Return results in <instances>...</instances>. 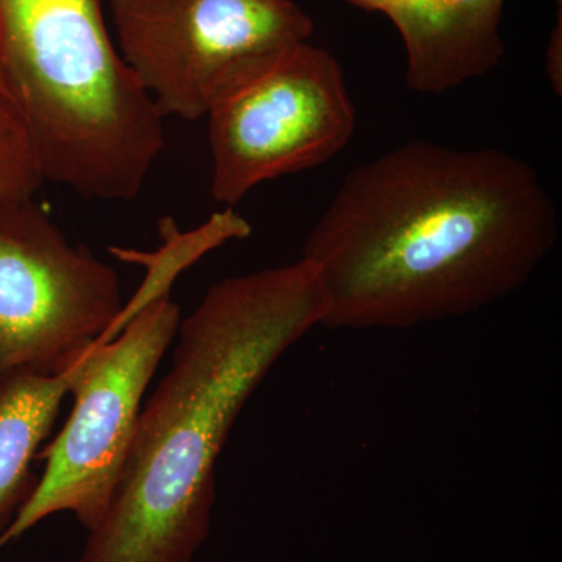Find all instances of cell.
<instances>
[{
	"mask_svg": "<svg viewBox=\"0 0 562 562\" xmlns=\"http://www.w3.org/2000/svg\"><path fill=\"white\" fill-rule=\"evenodd\" d=\"M560 238L530 162L495 147L409 140L347 173L303 244L324 327L401 330L522 290Z\"/></svg>",
	"mask_w": 562,
	"mask_h": 562,
	"instance_id": "obj_1",
	"label": "cell"
},
{
	"mask_svg": "<svg viewBox=\"0 0 562 562\" xmlns=\"http://www.w3.org/2000/svg\"><path fill=\"white\" fill-rule=\"evenodd\" d=\"M324 316L319 273L305 258L213 284L180 322L109 513L76 562H191L209 538L216 462L233 425Z\"/></svg>",
	"mask_w": 562,
	"mask_h": 562,
	"instance_id": "obj_2",
	"label": "cell"
},
{
	"mask_svg": "<svg viewBox=\"0 0 562 562\" xmlns=\"http://www.w3.org/2000/svg\"><path fill=\"white\" fill-rule=\"evenodd\" d=\"M0 106L44 181L88 199H135L165 147V116L122 60L102 0H0Z\"/></svg>",
	"mask_w": 562,
	"mask_h": 562,
	"instance_id": "obj_3",
	"label": "cell"
},
{
	"mask_svg": "<svg viewBox=\"0 0 562 562\" xmlns=\"http://www.w3.org/2000/svg\"><path fill=\"white\" fill-rule=\"evenodd\" d=\"M169 288L144 299L120 330L95 341L72 383V412L38 453L46 469L0 538V549L41 520L72 513L88 531L105 519L138 425L143 398L180 325Z\"/></svg>",
	"mask_w": 562,
	"mask_h": 562,
	"instance_id": "obj_4",
	"label": "cell"
},
{
	"mask_svg": "<svg viewBox=\"0 0 562 562\" xmlns=\"http://www.w3.org/2000/svg\"><path fill=\"white\" fill-rule=\"evenodd\" d=\"M122 60L162 116H209L314 24L295 0H110Z\"/></svg>",
	"mask_w": 562,
	"mask_h": 562,
	"instance_id": "obj_5",
	"label": "cell"
},
{
	"mask_svg": "<svg viewBox=\"0 0 562 562\" xmlns=\"http://www.w3.org/2000/svg\"><path fill=\"white\" fill-rule=\"evenodd\" d=\"M132 314L117 272L33 199L0 202V380L68 371Z\"/></svg>",
	"mask_w": 562,
	"mask_h": 562,
	"instance_id": "obj_6",
	"label": "cell"
},
{
	"mask_svg": "<svg viewBox=\"0 0 562 562\" xmlns=\"http://www.w3.org/2000/svg\"><path fill=\"white\" fill-rule=\"evenodd\" d=\"M211 195L233 206L262 181L324 165L357 127L341 65L308 41L209 114Z\"/></svg>",
	"mask_w": 562,
	"mask_h": 562,
	"instance_id": "obj_7",
	"label": "cell"
},
{
	"mask_svg": "<svg viewBox=\"0 0 562 562\" xmlns=\"http://www.w3.org/2000/svg\"><path fill=\"white\" fill-rule=\"evenodd\" d=\"M505 0H390L386 13L406 50V81L442 92L482 77L501 61Z\"/></svg>",
	"mask_w": 562,
	"mask_h": 562,
	"instance_id": "obj_8",
	"label": "cell"
},
{
	"mask_svg": "<svg viewBox=\"0 0 562 562\" xmlns=\"http://www.w3.org/2000/svg\"><path fill=\"white\" fill-rule=\"evenodd\" d=\"M81 360L57 375L21 372L0 380V538L38 486L32 464L72 390Z\"/></svg>",
	"mask_w": 562,
	"mask_h": 562,
	"instance_id": "obj_9",
	"label": "cell"
},
{
	"mask_svg": "<svg viewBox=\"0 0 562 562\" xmlns=\"http://www.w3.org/2000/svg\"><path fill=\"white\" fill-rule=\"evenodd\" d=\"M43 181L20 125L0 106V202L31 201Z\"/></svg>",
	"mask_w": 562,
	"mask_h": 562,
	"instance_id": "obj_10",
	"label": "cell"
},
{
	"mask_svg": "<svg viewBox=\"0 0 562 562\" xmlns=\"http://www.w3.org/2000/svg\"><path fill=\"white\" fill-rule=\"evenodd\" d=\"M562 0H558V24L550 35L549 49H547V74L552 81L554 91L561 95L562 90Z\"/></svg>",
	"mask_w": 562,
	"mask_h": 562,
	"instance_id": "obj_11",
	"label": "cell"
},
{
	"mask_svg": "<svg viewBox=\"0 0 562 562\" xmlns=\"http://www.w3.org/2000/svg\"><path fill=\"white\" fill-rule=\"evenodd\" d=\"M347 2L369 11H384L390 0H347Z\"/></svg>",
	"mask_w": 562,
	"mask_h": 562,
	"instance_id": "obj_12",
	"label": "cell"
}]
</instances>
